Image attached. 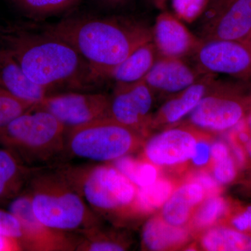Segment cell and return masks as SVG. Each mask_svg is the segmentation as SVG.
I'll list each match as a JSON object with an SVG mask.
<instances>
[{
    "instance_id": "6da1fadb",
    "label": "cell",
    "mask_w": 251,
    "mask_h": 251,
    "mask_svg": "<svg viewBox=\"0 0 251 251\" xmlns=\"http://www.w3.org/2000/svg\"><path fill=\"white\" fill-rule=\"evenodd\" d=\"M67 41L90 66L97 81L112 72L140 46L152 41L146 25L123 16L65 18L44 29Z\"/></svg>"
},
{
    "instance_id": "7a4b0ae2",
    "label": "cell",
    "mask_w": 251,
    "mask_h": 251,
    "mask_svg": "<svg viewBox=\"0 0 251 251\" xmlns=\"http://www.w3.org/2000/svg\"><path fill=\"white\" fill-rule=\"evenodd\" d=\"M1 39L26 75L48 90L63 85L83 89L98 82L76 50L58 36L44 30L14 29Z\"/></svg>"
},
{
    "instance_id": "3957f363",
    "label": "cell",
    "mask_w": 251,
    "mask_h": 251,
    "mask_svg": "<svg viewBox=\"0 0 251 251\" xmlns=\"http://www.w3.org/2000/svg\"><path fill=\"white\" fill-rule=\"evenodd\" d=\"M24 191L34 215L51 228L80 235L101 224L57 166L35 168Z\"/></svg>"
},
{
    "instance_id": "277c9868",
    "label": "cell",
    "mask_w": 251,
    "mask_h": 251,
    "mask_svg": "<svg viewBox=\"0 0 251 251\" xmlns=\"http://www.w3.org/2000/svg\"><path fill=\"white\" fill-rule=\"evenodd\" d=\"M57 168L100 219L118 220L139 214L138 186L114 165L66 164Z\"/></svg>"
},
{
    "instance_id": "5b68a950",
    "label": "cell",
    "mask_w": 251,
    "mask_h": 251,
    "mask_svg": "<svg viewBox=\"0 0 251 251\" xmlns=\"http://www.w3.org/2000/svg\"><path fill=\"white\" fill-rule=\"evenodd\" d=\"M67 133L53 115L34 107L0 128V147L26 166L42 168L65 153Z\"/></svg>"
},
{
    "instance_id": "8992f818",
    "label": "cell",
    "mask_w": 251,
    "mask_h": 251,
    "mask_svg": "<svg viewBox=\"0 0 251 251\" xmlns=\"http://www.w3.org/2000/svg\"><path fill=\"white\" fill-rule=\"evenodd\" d=\"M141 134L110 117H103L67 130L65 153L98 163H108L138 148Z\"/></svg>"
},
{
    "instance_id": "52a82bcc",
    "label": "cell",
    "mask_w": 251,
    "mask_h": 251,
    "mask_svg": "<svg viewBox=\"0 0 251 251\" xmlns=\"http://www.w3.org/2000/svg\"><path fill=\"white\" fill-rule=\"evenodd\" d=\"M239 82L214 80L191 112L193 126L211 131H223L242 121L251 100Z\"/></svg>"
},
{
    "instance_id": "ba28073f",
    "label": "cell",
    "mask_w": 251,
    "mask_h": 251,
    "mask_svg": "<svg viewBox=\"0 0 251 251\" xmlns=\"http://www.w3.org/2000/svg\"><path fill=\"white\" fill-rule=\"evenodd\" d=\"M200 74H224L251 78V38L242 41L201 39L192 54Z\"/></svg>"
},
{
    "instance_id": "9c48e42d",
    "label": "cell",
    "mask_w": 251,
    "mask_h": 251,
    "mask_svg": "<svg viewBox=\"0 0 251 251\" xmlns=\"http://www.w3.org/2000/svg\"><path fill=\"white\" fill-rule=\"evenodd\" d=\"M9 211L21 224L22 236L20 239L23 251H75L80 235L62 232L48 227L34 215L27 193L21 195L8 204Z\"/></svg>"
},
{
    "instance_id": "30bf717a",
    "label": "cell",
    "mask_w": 251,
    "mask_h": 251,
    "mask_svg": "<svg viewBox=\"0 0 251 251\" xmlns=\"http://www.w3.org/2000/svg\"><path fill=\"white\" fill-rule=\"evenodd\" d=\"M110 97L100 93H66L48 95L34 108L49 112L67 130L109 117Z\"/></svg>"
},
{
    "instance_id": "8fae6325",
    "label": "cell",
    "mask_w": 251,
    "mask_h": 251,
    "mask_svg": "<svg viewBox=\"0 0 251 251\" xmlns=\"http://www.w3.org/2000/svg\"><path fill=\"white\" fill-rule=\"evenodd\" d=\"M153 92L145 80L116 85L110 98L109 117L142 134L151 125Z\"/></svg>"
},
{
    "instance_id": "7c38bea8",
    "label": "cell",
    "mask_w": 251,
    "mask_h": 251,
    "mask_svg": "<svg viewBox=\"0 0 251 251\" xmlns=\"http://www.w3.org/2000/svg\"><path fill=\"white\" fill-rule=\"evenodd\" d=\"M197 140L196 132L189 128H172L151 137L145 144L144 153L156 166H176L191 160Z\"/></svg>"
},
{
    "instance_id": "4fadbf2b",
    "label": "cell",
    "mask_w": 251,
    "mask_h": 251,
    "mask_svg": "<svg viewBox=\"0 0 251 251\" xmlns=\"http://www.w3.org/2000/svg\"><path fill=\"white\" fill-rule=\"evenodd\" d=\"M251 38V0H232L204 21L201 39L242 41Z\"/></svg>"
},
{
    "instance_id": "5bb4252c",
    "label": "cell",
    "mask_w": 251,
    "mask_h": 251,
    "mask_svg": "<svg viewBox=\"0 0 251 251\" xmlns=\"http://www.w3.org/2000/svg\"><path fill=\"white\" fill-rule=\"evenodd\" d=\"M151 33L159 57L183 59L192 55L201 42L179 18L166 11L157 16Z\"/></svg>"
},
{
    "instance_id": "9a60e30c",
    "label": "cell",
    "mask_w": 251,
    "mask_h": 251,
    "mask_svg": "<svg viewBox=\"0 0 251 251\" xmlns=\"http://www.w3.org/2000/svg\"><path fill=\"white\" fill-rule=\"evenodd\" d=\"M202 75L182 58L158 57L144 80L153 94L173 95L187 88Z\"/></svg>"
},
{
    "instance_id": "2e32d148",
    "label": "cell",
    "mask_w": 251,
    "mask_h": 251,
    "mask_svg": "<svg viewBox=\"0 0 251 251\" xmlns=\"http://www.w3.org/2000/svg\"><path fill=\"white\" fill-rule=\"evenodd\" d=\"M215 80L214 74H204L187 88L173 94L152 117L151 125H173L180 121L194 110Z\"/></svg>"
},
{
    "instance_id": "e0dca14e",
    "label": "cell",
    "mask_w": 251,
    "mask_h": 251,
    "mask_svg": "<svg viewBox=\"0 0 251 251\" xmlns=\"http://www.w3.org/2000/svg\"><path fill=\"white\" fill-rule=\"evenodd\" d=\"M0 85L15 97L34 104L49 95V90L33 82L4 47L0 48Z\"/></svg>"
},
{
    "instance_id": "ac0fdd59",
    "label": "cell",
    "mask_w": 251,
    "mask_h": 251,
    "mask_svg": "<svg viewBox=\"0 0 251 251\" xmlns=\"http://www.w3.org/2000/svg\"><path fill=\"white\" fill-rule=\"evenodd\" d=\"M204 198L205 193L202 186L194 181H188L175 188L162 206L161 217L172 226L183 227Z\"/></svg>"
},
{
    "instance_id": "d6986e66",
    "label": "cell",
    "mask_w": 251,
    "mask_h": 251,
    "mask_svg": "<svg viewBox=\"0 0 251 251\" xmlns=\"http://www.w3.org/2000/svg\"><path fill=\"white\" fill-rule=\"evenodd\" d=\"M34 169L9 150L0 148V206H8L24 191Z\"/></svg>"
},
{
    "instance_id": "ffe728a7",
    "label": "cell",
    "mask_w": 251,
    "mask_h": 251,
    "mask_svg": "<svg viewBox=\"0 0 251 251\" xmlns=\"http://www.w3.org/2000/svg\"><path fill=\"white\" fill-rule=\"evenodd\" d=\"M152 41L146 43L125 59L112 72L116 85H128L143 80L158 58Z\"/></svg>"
},
{
    "instance_id": "44dd1931",
    "label": "cell",
    "mask_w": 251,
    "mask_h": 251,
    "mask_svg": "<svg viewBox=\"0 0 251 251\" xmlns=\"http://www.w3.org/2000/svg\"><path fill=\"white\" fill-rule=\"evenodd\" d=\"M142 237L145 249L164 251L184 244L187 241L188 232L184 227L172 226L161 217H154L144 226Z\"/></svg>"
},
{
    "instance_id": "7402d4cb",
    "label": "cell",
    "mask_w": 251,
    "mask_h": 251,
    "mask_svg": "<svg viewBox=\"0 0 251 251\" xmlns=\"http://www.w3.org/2000/svg\"><path fill=\"white\" fill-rule=\"evenodd\" d=\"M201 244L209 251H250L251 237L240 231L215 227L203 235Z\"/></svg>"
},
{
    "instance_id": "603a6c76",
    "label": "cell",
    "mask_w": 251,
    "mask_h": 251,
    "mask_svg": "<svg viewBox=\"0 0 251 251\" xmlns=\"http://www.w3.org/2000/svg\"><path fill=\"white\" fill-rule=\"evenodd\" d=\"M128 244L120 236L105 230L102 225L87 229L80 234L77 251H122Z\"/></svg>"
},
{
    "instance_id": "cb8c5ba5",
    "label": "cell",
    "mask_w": 251,
    "mask_h": 251,
    "mask_svg": "<svg viewBox=\"0 0 251 251\" xmlns=\"http://www.w3.org/2000/svg\"><path fill=\"white\" fill-rule=\"evenodd\" d=\"M25 16L40 19L56 16L72 9L80 0H10Z\"/></svg>"
},
{
    "instance_id": "d4e9b609",
    "label": "cell",
    "mask_w": 251,
    "mask_h": 251,
    "mask_svg": "<svg viewBox=\"0 0 251 251\" xmlns=\"http://www.w3.org/2000/svg\"><path fill=\"white\" fill-rule=\"evenodd\" d=\"M114 166L138 188L151 185L158 179L156 165L148 160L140 161L126 155L114 161Z\"/></svg>"
},
{
    "instance_id": "484cf974",
    "label": "cell",
    "mask_w": 251,
    "mask_h": 251,
    "mask_svg": "<svg viewBox=\"0 0 251 251\" xmlns=\"http://www.w3.org/2000/svg\"><path fill=\"white\" fill-rule=\"evenodd\" d=\"M175 184L168 179H158L145 187L138 188L137 206L140 213L151 212L161 208L175 190Z\"/></svg>"
},
{
    "instance_id": "4316f807",
    "label": "cell",
    "mask_w": 251,
    "mask_h": 251,
    "mask_svg": "<svg viewBox=\"0 0 251 251\" xmlns=\"http://www.w3.org/2000/svg\"><path fill=\"white\" fill-rule=\"evenodd\" d=\"M227 209V204L223 198L218 196L206 198L201 203L192 216V225L194 228H207L215 224L224 216Z\"/></svg>"
},
{
    "instance_id": "83f0119b",
    "label": "cell",
    "mask_w": 251,
    "mask_h": 251,
    "mask_svg": "<svg viewBox=\"0 0 251 251\" xmlns=\"http://www.w3.org/2000/svg\"><path fill=\"white\" fill-rule=\"evenodd\" d=\"M35 105L36 104L15 97L0 85V128Z\"/></svg>"
},
{
    "instance_id": "f1b7e54d",
    "label": "cell",
    "mask_w": 251,
    "mask_h": 251,
    "mask_svg": "<svg viewBox=\"0 0 251 251\" xmlns=\"http://www.w3.org/2000/svg\"><path fill=\"white\" fill-rule=\"evenodd\" d=\"M176 17L192 21L204 14L209 0H171Z\"/></svg>"
},
{
    "instance_id": "f546056e",
    "label": "cell",
    "mask_w": 251,
    "mask_h": 251,
    "mask_svg": "<svg viewBox=\"0 0 251 251\" xmlns=\"http://www.w3.org/2000/svg\"><path fill=\"white\" fill-rule=\"evenodd\" d=\"M213 174L216 181L221 184H228L236 176V168L233 159L229 156L213 162Z\"/></svg>"
},
{
    "instance_id": "4dcf8cb0",
    "label": "cell",
    "mask_w": 251,
    "mask_h": 251,
    "mask_svg": "<svg viewBox=\"0 0 251 251\" xmlns=\"http://www.w3.org/2000/svg\"><path fill=\"white\" fill-rule=\"evenodd\" d=\"M0 234L21 239L22 236L21 224L9 211L0 209Z\"/></svg>"
},
{
    "instance_id": "1f68e13d",
    "label": "cell",
    "mask_w": 251,
    "mask_h": 251,
    "mask_svg": "<svg viewBox=\"0 0 251 251\" xmlns=\"http://www.w3.org/2000/svg\"><path fill=\"white\" fill-rule=\"evenodd\" d=\"M190 181L198 183L202 186L205 193V198L218 196L219 192V183L214 176L206 172H199L191 176Z\"/></svg>"
},
{
    "instance_id": "d6a6232c",
    "label": "cell",
    "mask_w": 251,
    "mask_h": 251,
    "mask_svg": "<svg viewBox=\"0 0 251 251\" xmlns=\"http://www.w3.org/2000/svg\"><path fill=\"white\" fill-rule=\"evenodd\" d=\"M191 160L196 166L202 167L208 164L211 160V146L206 140H197Z\"/></svg>"
},
{
    "instance_id": "836d02e7",
    "label": "cell",
    "mask_w": 251,
    "mask_h": 251,
    "mask_svg": "<svg viewBox=\"0 0 251 251\" xmlns=\"http://www.w3.org/2000/svg\"><path fill=\"white\" fill-rule=\"evenodd\" d=\"M232 225L238 231L246 232L251 230V206L247 208L244 212L234 218Z\"/></svg>"
},
{
    "instance_id": "e575fe53",
    "label": "cell",
    "mask_w": 251,
    "mask_h": 251,
    "mask_svg": "<svg viewBox=\"0 0 251 251\" xmlns=\"http://www.w3.org/2000/svg\"><path fill=\"white\" fill-rule=\"evenodd\" d=\"M23 251L19 239L0 234V251Z\"/></svg>"
},
{
    "instance_id": "d590c367",
    "label": "cell",
    "mask_w": 251,
    "mask_h": 251,
    "mask_svg": "<svg viewBox=\"0 0 251 251\" xmlns=\"http://www.w3.org/2000/svg\"><path fill=\"white\" fill-rule=\"evenodd\" d=\"M232 0H209V4L204 12V22L224 9Z\"/></svg>"
},
{
    "instance_id": "8d00e7d4",
    "label": "cell",
    "mask_w": 251,
    "mask_h": 251,
    "mask_svg": "<svg viewBox=\"0 0 251 251\" xmlns=\"http://www.w3.org/2000/svg\"><path fill=\"white\" fill-rule=\"evenodd\" d=\"M229 156L227 145L222 142H216L211 145V160L212 162L219 161Z\"/></svg>"
},
{
    "instance_id": "74e56055",
    "label": "cell",
    "mask_w": 251,
    "mask_h": 251,
    "mask_svg": "<svg viewBox=\"0 0 251 251\" xmlns=\"http://www.w3.org/2000/svg\"><path fill=\"white\" fill-rule=\"evenodd\" d=\"M233 150L237 161L241 164H243L245 162V155H244V151H242L240 147L238 146L237 145H233Z\"/></svg>"
},
{
    "instance_id": "f35d334b",
    "label": "cell",
    "mask_w": 251,
    "mask_h": 251,
    "mask_svg": "<svg viewBox=\"0 0 251 251\" xmlns=\"http://www.w3.org/2000/svg\"><path fill=\"white\" fill-rule=\"evenodd\" d=\"M105 6L109 7H117L125 4L128 0H100Z\"/></svg>"
},
{
    "instance_id": "ab89813d",
    "label": "cell",
    "mask_w": 251,
    "mask_h": 251,
    "mask_svg": "<svg viewBox=\"0 0 251 251\" xmlns=\"http://www.w3.org/2000/svg\"><path fill=\"white\" fill-rule=\"evenodd\" d=\"M149 1H150L151 4L154 5L156 8H158V9H163L168 0H149Z\"/></svg>"
},
{
    "instance_id": "60d3db41",
    "label": "cell",
    "mask_w": 251,
    "mask_h": 251,
    "mask_svg": "<svg viewBox=\"0 0 251 251\" xmlns=\"http://www.w3.org/2000/svg\"><path fill=\"white\" fill-rule=\"evenodd\" d=\"M239 138L242 143L245 144L250 139L249 135H248L247 133H244V132H242V133H239Z\"/></svg>"
},
{
    "instance_id": "b9f144b4",
    "label": "cell",
    "mask_w": 251,
    "mask_h": 251,
    "mask_svg": "<svg viewBox=\"0 0 251 251\" xmlns=\"http://www.w3.org/2000/svg\"><path fill=\"white\" fill-rule=\"evenodd\" d=\"M246 148H247L248 153L251 157V138L246 143Z\"/></svg>"
},
{
    "instance_id": "7bdbcfd3",
    "label": "cell",
    "mask_w": 251,
    "mask_h": 251,
    "mask_svg": "<svg viewBox=\"0 0 251 251\" xmlns=\"http://www.w3.org/2000/svg\"><path fill=\"white\" fill-rule=\"evenodd\" d=\"M250 125H251V120H250Z\"/></svg>"
}]
</instances>
